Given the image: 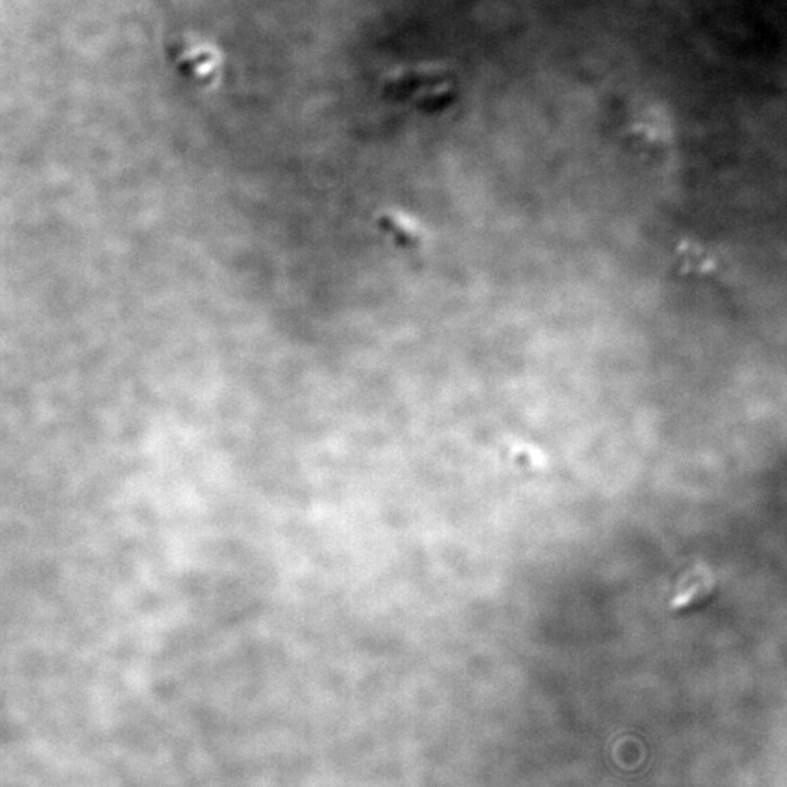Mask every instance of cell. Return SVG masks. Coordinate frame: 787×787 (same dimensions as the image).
<instances>
[{"mask_svg": "<svg viewBox=\"0 0 787 787\" xmlns=\"http://www.w3.org/2000/svg\"><path fill=\"white\" fill-rule=\"evenodd\" d=\"M700 590H701V585H694V586L688 588L683 593L675 596V598L671 601V607L672 608H683V607L688 605L690 602H693L695 600V596L698 595Z\"/></svg>", "mask_w": 787, "mask_h": 787, "instance_id": "obj_1", "label": "cell"}]
</instances>
